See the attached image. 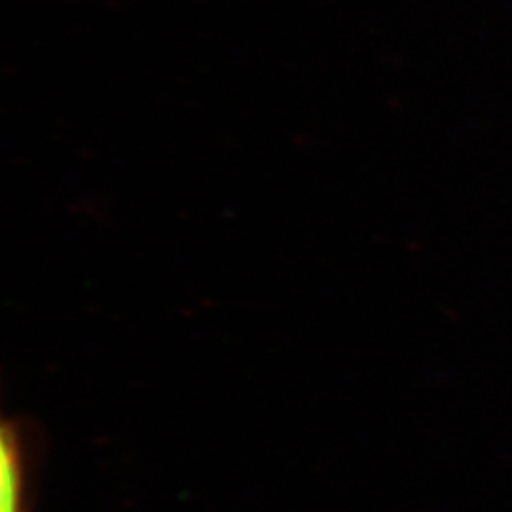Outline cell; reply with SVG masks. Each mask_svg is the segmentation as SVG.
I'll list each match as a JSON object with an SVG mask.
<instances>
[{
    "mask_svg": "<svg viewBox=\"0 0 512 512\" xmlns=\"http://www.w3.org/2000/svg\"><path fill=\"white\" fill-rule=\"evenodd\" d=\"M0 512H27L25 463L18 431L0 410Z\"/></svg>",
    "mask_w": 512,
    "mask_h": 512,
    "instance_id": "1",
    "label": "cell"
}]
</instances>
